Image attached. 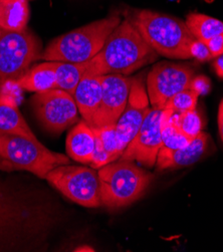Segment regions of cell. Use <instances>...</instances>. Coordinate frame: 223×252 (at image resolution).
I'll return each instance as SVG.
<instances>
[{
	"label": "cell",
	"instance_id": "cell-1",
	"mask_svg": "<svg viewBox=\"0 0 223 252\" xmlns=\"http://www.w3.org/2000/svg\"><path fill=\"white\" fill-rule=\"evenodd\" d=\"M157 59L158 54L125 18L110 34L101 52L88 62L86 74L129 75Z\"/></svg>",
	"mask_w": 223,
	"mask_h": 252
},
{
	"label": "cell",
	"instance_id": "cell-2",
	"mask_svg": "<svg viewBox=\"0 0 223 252\" xmlns=\"http://www.w3.org/2000/svg\"><path fill=\"white\" fill-rule=\"evenodd\" d=\"M126 18L158 56L172 60L191 59L190 46L196 38L185 21L148 9L133 10Z\"/></svg>",
	"mask_w": 223,
	"mask_h": 252
},
{
	"label": "cell",
	"instance_id": "cell-3",
	"mask_svg": "<svg viewBox=\"0 0 223 252\" xmlns=\"http://www.w3.org/2000/svg\"><path fill=\"white\" fill-rule=\"evenodd\" d=\"M121 21V17L114 14L64 33L47 45L40 59L45 62L73 63L90 62L101 52Z\"/></svg>",
	"mask_w": 223,
	"mask_h": 252
},
{
	"label": "cell",
	"instance_id": "cell-4",
	"mask_svg": "<svg viewBox=\"0 0 223 252\" xmlns=\"http://www.w3.org/2000/svg\"><path fill=\"white\" fill-rule=\"evenodd\" d=\"M102 205L110 209L128 206L140 199L153 180V174L134 161L119 159L97 169Z\"/></svg>",
	"mask_w": 223,
	"mask_h": 252
},
{
	"label": "cell",
	"instance_id": "cell-5",
	"mask_svg": "<svg viewBox=\"0 0 223 252\" xmlns=\"http://www.w3.org/2000/svg\"><path fill=\"white\" fill-rule=\"evenodd\" d=\"M0 157L16 170H26L45 179L53 169L70 163L69 157L53 152L39 141L0 131Z\"/></svg>",
	"mask_w": 223,
	"mask_h": 252
},
{
	"label": "cell",
	"instance_id": "cell-6",
	"mask_svg": "<svg viewBox=\"0 0 223 252\" xmlns=\"http://www.w3.org/2000/svg\"><path fill=\"white\" fill-rule=\"evenodd\" d=\"M41 54L40 41L29 29L11 32L0 28V84L26 73Z\"/></svg>",
	"mask_w": 223,
	"mask_h": 252
},
{
	"label": "cell",
	"instance_id": "cell-7",
	"mask_svg": "<svg viewBox=\"0 0 223 252\" xmlns=\"http://www.w3.org/2000/svg\"><path fill=\"white\" fill-rule=\"evenodd\" d=\"M65 197L84 207L102 205L101 186L94 168L62 165L49 172L45 178Z\"/></svg>",
	"mask_w": 223,
	"mask_h": 252
},
{
	"label": "cell",
	"instance_id": "cell-8",
	"mask_svg": "<svg viewBox=\"0 0 223 252\" xmlns=\"http://www.w3.org/2000/svg\"><path fill=\"white\" fill-rule=\"evenodd\" d=\"M31 105L42 127L53 134H61L79 122L76 100L65 91L57 89L35 93Z\"/></svg>",
	"mask_w": 223,
	"mask_h": 252
},
{
	"label": "cell",
	"instance_id": "cell-9",
	"mask_svg": "<svg viewBox=\"0 0 223 252\" xmlns=\"http://www.w3.org/2000/svg\"><path fill=\"white\" fill-rule=\"evenodd\" d=\"M194 70L184 63L161 62L147 77V94L152 109L164 110L176 94L190 88Z\"/></svg>",
	"mask_w": 223,
	"mask_h": 252
},
{
	"label": "cell",
	"instance_id": "cell-10",
	"mask_svg": "<svg viewBox=\"0 0 223 252\" xmlns=\"http://www.w3.org/2000/svg\"><path fill=\"white\" fill-rule=\"evenodd\" d=\"M162 114L163 110H150L140 130L124 150L120 159L136 161L147 168H152L156 165L158 153L163 147L161 137Z\"/></svg>",
	"mask_w": 223,
	"mask_h": 252
},
{
	"label": "cell",
	"instance_id": "cell-11",
	"mask_svg": "<svg viewBox=\"0 0 223 252\" xmlns=\"http://www.w3.org/2000/svg\"><path fill=\"white\" fill-rule=\"evenodd\" d=\"M151 109L143 77L140 75L133 78L126 108L116 123L121 156L140 130L146 116Z\"/></svg>",
	"mask_w": 223,
	"mask_h": 252
},
{
	"label": "cell",
	"instance_id": "cell-12",
	"mask_svg": "<svg viewBox=\"0 0 223 252\" xmlns=\"http://www.w3.org/2000/svg\"><path fill=\"white\" fill-rule=\"evenodd\" d=\"M102 100L93 127L101 128L115 125L126 108L133 78L122 74L101 75Z\"/></svg>",
	"mask_w": 223,
	"mask_h": 252
},
{
	"label": "cell",
	"instance_id": "cell-13",
	"mask_svg": "<svg viewBox=\"0 0 223 252\" xmlns=\"http://www.w3.org/2000/svg\"><path fill=\"white\" fill-rule=\"evenodd\" d=\"M209 138V135L202 131L183 148L170 150L162 147L157 156V170L165 171L180 169L197 163L208 152Z\"/></svg>",
	"mask_w": 223,
	"mask_h": 252
},
{
	"label": "cell",
	"instance_id": "cell-14",
	"mask_svg": "<svg viewBox=\"0 0 223 252\" xmlns=\"http://www.w3.org/2000/svg\"><path fill=\"white\" fill-rule=\"evenodd\" d=\"M83 120L93 127L96 114L102 100L101 75L85 74L72 94Z\"/></svg>",
	"mask_w": 223,
	"mask_h": 252
},
{
	"label": "cell",
	"instance_id": "cell-15",
	"mask_svg": "<svg viewBox=\"0 0 223 252\" xmlns=\"http://www.w3.org/2000/svg\"><path fill=\"white\" fill-rule=\"evenodd\" d=\"M96 147V136L93 129L84 121H79L69 130L65 148L67 156L76 162L90 165Z\"/></svg>",
	"mask_w": 223,
	"mask_h": 252
},
{
	"label": "cell",
	"instance_id": "cell-16",
	"mask_svg": "<svg viewBox=\"0 0 223 252\" xmlns=\"http://www.w3.org/2000/svg\"><path fill=\"white\" fill-rule=\"evenodd\" d=\"M0 131L38 141L22 117L15 98L5 92H0Z\"/></svg>",
	"mask_w": 223,
	"mask_h": 252
},
{
	"label": "cell",
	"instance_id": "cell-17",
	"mask_svg": "<svg viewBox=\"0 0 223 252\" xmlns=\"http://www.w3.org/2000/svg\"><path fill=\"white\" fill-rule=\"evenodd\" d=\"M7 83L20 90L32 93H43L58 89L57 75L49 62L30 68L16 80Z\"/></svg>",
	"mask_w": 223,
	"mask_h": 252
},
{
	"label": "cell",
	"instance_id": "cell-18",
	"mask_svg": "<svg viewBox=\"0 0 223 252\" xmlns=\"http://www.w3.org/2000/svg\"><path fill=\"white\" fill-rule=\"evenodd\" d=\"M31 16L29 0H0V28L21 32L28 29Z\"/></svg>",
	"mask_w": 223,
	"mask_h": 252
},
{
	"label": "cell",
	"instance_id": "cell-19",
	"mask_svg": "<svg viewBox=\"0 0 223 252\" xmlns=\"http://www.w3.org/2000/svg\"><path fill=\"white\" fill-rule=\"evenodd\" d=\"M180 113L164 109L161 118V137L163 148L177 150L187 146L192 140L184 135L178 126Z\"/></svg>",
	"mask_w": 223,
	"mask_h": 252
},
{
	"label": "cell",
	"instance_id": "cell-20",
	"mask_svg": "<svg viewBox=\"0 0 223 252\" xmlns=\"http://www.w3.org/2000/svg\"><path fill=\"white\" fill-rule=\"evenodd\" d=\"M57 75L58 90H63L73 94L74 90L87 72L88 62L73 63L64 62H49Z\"/></svg>",
	"mask_w": 223,
	"mask_h": 252
},
{
	"label": "cell",
	"instance_id": "cell-21",
	"mask_svg": "<svg viewBox=\"0 0 223 252\" xmlns=\"http://www.w3.org/2000/svg\"><path fill=\"white\" fill-rule=\"evenodd\" d=\"M185 23L193 36L203 42L223 33V22L202 13H189Z\"/></svg>",
	"mask_w": 223,
	"mask_h": 252
},
{
	"label": "cell",
	"instance_id": "cell-22",
	"mask_svg": "<svg viewBox=\"0 0 223 252\" xmlns=\"http://www.w3.org/2000/svg\"><path fill=\"white\" fill-rule=\"evenodd\" d=\"M95 135L101 140L104 149L111 158L112 162L120 159L121 152L119 150V143L117 138L116 124L105 126L101 128H92Z\"/></svg>",
	"mask_w": 223,
	"mask_h": 252
},
{
	"label": "cell",
	"instance_id": "cell-23",
	"mask_svg": "<svg viewBox=\"0 0 223 252\" xmlns=\"http://www.w3.org/2000/svg\"><path fill=\"white\" fill-rule=\"evenodd\" d=\"M178 126L184 135L193 140L202 132L203 121L199 113L195 109L180 113L178 119Z\"/></svg>",
	"mask_w": 223,
	"mask_h": 252
},
{
	"label": "cell",
	"instance_id": "cell-24",
	"mask_svg": "<svg viewBox=\"0 0 223 252\" xmlns=\"http://www.w3.org/2000/svg\"><path fill=\"white\" fill-rule=\"evenodd\" d=\"M198 97H199V95L194 93L191 89L184 90L173 96L167 103L165 109H169L178 113L195 110Z\"/></svg>",
	"mask_w": 223,
	"mask_h": 252
},
{
	"label": "cell",
	"instance_id": "cell-25",
	"mask_svg": "<svg viewBox=\"0 0 223 252\" xmlns=\"http://www.w3.org/2000/svg\"><path fill=\"white\" fill-rule=\"evenodd\" d=\"M17 210L10 196L0 187V232L16 217Z\"/></svg>",
	"mask_w": 223,
	"mask_h": 252
},
{
	"label": "cell",
	"instance_id": "cell-26",
	"mask_svg": "<svg viewBox=\"0 0 223 252\" xmlns=\"http://www.w3.org/2000/svg\"><path fill=\"white\" fill-rule=\"evenodd\" d=\"M191 59H195L198 62H207L213 59L207 44L201 40L195 39L190 46Z\"/></svg>",
	"mask_w": 223,
	"mask_h": 252
},
{
	"label": "cell",
	"instance_id": "cell-27",
	"mask_svg": "<svg viewBox=\"0 0 223 252\" xmlns=\"http://www.w3.org/2000/svg\"><path fill=\"white\" fill-rule=\"evenodd\" d=\"M189 89H191L199 96L206 95L210 93L211 82L205 75H197V77H193Z\"/></svg>",
	"mask_w": 223,
	"mask_h": 252
},
{
	"label": "cell",
	"instance_id": "cell-28",
	"mask_svg": "<svg viewBox=\"0 0 223 252\" xmlns=\"http://www.w3.org/2000/svg\"><path fill=\"white\" fill-rule=\"evenodd\" d=\"M205 43L207 44L213 59L223 55V33L214 36Z\"/></svg>",
	"mask_w": 223,
	"mask_h": 252
},
{
	"label": "cell",
	"instance_id": "cell-29",
	"mask_svg": "<svg viewBox=\"0 0 223 252\" xmlns=\"http://www.w3.org/2000/svg\"><path fill=\"white\" fill-rule=\"evenodd\" d=\"M213 67L218 77L223 79V55L215 58V61L213 63Z\"/></svg>",
	"mask_w": 223,
	"mask_h": 252
},
{
	"label": "cell",
	"instance_id": "cell-30",
	"mask_svg": "<svg viewBox=\"0 0 223 252\" xmlns=\"http://www.w3.org/2000/svg\"><path fill=\"white\" fill-rule=\"evenodd\" d=\"M217 121H218V129H219L220 138H221V141L223 143V99L221 100L220 104H219Z\"/></svg>",
	"mask_w": 223,
	"mask_h": 252
},
{
	"label": "cell",
	"instance_id": "cell-31",
	"mask_svg": "<svg viewBox=\"0 0 223 252\" xmlns=\"http://www.w3.org/2000/svg\"><path fill=\"white\" fill-rule=\"evenodd\" d=\"M13 170H16V169H15V167L11 163H9L8 161H6L3 158L0 157V171L11 172Z\"/></svg>",
	"mask_w": 223,
	"mask_h": 252
},
{
	"label": "cell",
	"instance_id": "cell-32",
	"mask_svg": "<svg viewBox=\"0 0 223 252\" xmlns=\"http://www.w3.org/2000/svg\"><path fill=\"white\" fill-rule=\"evenodd\" d=\"M74 251H89V252H94L95 249L89 245H83V246H79L77 247L76 249H74Z\"/></svg>",
	"mask_w": 223,
	"mask_h": 252
},
{
	"label": "cell",
	"instance_id": "cell-33",
	"mask_svg": "<svg viewBox=\"0 0 223 252\" xmlns=\"http://www.w3.org/2000/svg\"><path fill=\"white\" fill-rule=\"evenodd\" d=\"M1 87H2V85H1V84H0V89H1Z\"/></svg>",
	"mask_w": 223,
	"mask_h": 252
},
{
	"label": "cell",
	"instance_id": "cell-34",
	"mask_svg": "<svg viewBox=\"0 0 223 252\" xmlns=\"http://www.w3.org/2000/svg\"><path fill=\"white\" fill-rule=\"evenodd\" d=\"M29 1H30V0H29Z\"/></svg>",
	"mask_w": 223,
	"mask_h": 252
}]
</instances>
